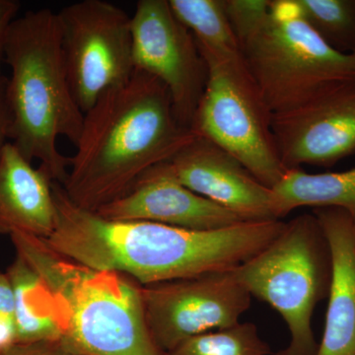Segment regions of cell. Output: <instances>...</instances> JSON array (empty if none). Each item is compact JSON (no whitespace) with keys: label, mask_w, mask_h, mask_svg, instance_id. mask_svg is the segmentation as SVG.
Listing matches in <instances>:
<instances>
[{"label":"cell","mask_w":355,"mask_h":355,"mask_svg":"<svg viewBox=\"0 0 355 355\" xmlns=\"http://www.w3.org/2000/svg\"><path fill=\"white\" fill-rule=\"evenodd\" d=\"M20 6V2L17 0H0V62L4 55V46L9 28L17 18Z\"/></svg>","instance_id":"603a6c76"},{"label":"cell","mask_w":355,"mask_h":355,"mask_svg":"<svg viewBox=\"0 0 355 355\" xmlns=\"http://www.w3.org/2000/svg\"><path fill=\"white\" fill-rule=\"evenodd\" d=\"M141 292L147 326L164 354L193 336L235 326L252 300L234 270L142 286Z\"/></svg>","instance_id":"9c48e42d"},{"label":"cell","mask_w":355,"mask_h":355,"mask_svg":"<svg viewBox=\"0 0 355 355\" xmlns=\"http://www.w3.org/2000/svg\"><path fill=\"white\" fill-rule=\"evenodd\" d=\"M57 15L70 87L85 114L135 71L132 17L105 0L76 2Z\"/></svg>","instance_id":"ba28073f"},{"label":"cell","mask_w":355,"mask_h":355,"mask_svg":"<svg viewBox=\"0 0 355 355\" xmlns=\"http://www.w3.org/2000/svg\"><path fill=\"white\" fill-rule=\"evenodd\" d=\"M240 46L272 114L300 108L355 81V53H338L324 43L293 0H272L268 17Z\"/></svg>","instance_id":"5b68a950"},{"label":"cell","mask_w":355,"mask_h":355,"mask_svg":"<svg viewBox=\"0 0 355 355\" xmlns=\"http://www.w3.org/2000/svg\"><path fill=\"white\" fill-rule=\"evenodd\" d=\"M168 164L180 183L245 221L280 220L272 189L210 140L196 135Z\"/></svg>","instance_id":"7c38bea8"},{"label":"cell","mask_w":355,"mask_h":355,"mask_svg":"<svg viewBox=\"0 0 355 355\" xmlns=\"http://www.w3.org/2000/svg\"><path fill=\"white\" fill-rule=\"evenodd\" d=\"M270 347L253 323H238L223 330L193 336L164 355H268Z\"/></svg>","instance_id":"ffe728a7"},{"label":"cell","mask_w":355,"mask_h":355,"mask_svg":"<svg viewBox=\"0 0 355 355\" xmlns=\"http://www.w3.org/2000/svg\"><path fill=\"white\" fill-rule=\"evenodd\" d=\"M203 58L209 79L191 130L234 156L261 184L275 188L288 170L275 146L272 113L244 58Z\"/></svg>","instance_id":"52a82bcc"},{"label":"cell","mask_w":355,"mask_h":355,"mask_svg":"<svg viewBox=\"0 0 355 355\" xmlns=\"http://www.w3.org/2000/svg\"><path fill=\"white\" fill-rule=\"evenodd\" d=\"M6 275L15 298L17 343H60V309L46 282L18 254Z\"/></svg>","instance_id":"2e32d148"},{"label":"cell","mask_w":355,"mask_h":355,"mask_svg":"<svg viewBox=\"0 0 355 355\" xmlns=\"http://www.w3.org/2000/svg\"><path fill=\"white\" fill-rule=\"evenodd\" d=\"M9 237L16 254L55 296L64 349L81 355L165 354L147 326L139 282L64 258L41 238L22 233Z\"/></svg>","instance_id":"277c9868"},{"label":"cell","mask_w":355,"mask_h":355,"mask_svg":"<svg viewBox=\"0 0 355 355\" xmlns=\"http://www.w3.org/2000/svg\"><path fill=\"white\" fill-rule=\"evenodd\" d=\"M272 130L287 170L335 165L355 153V81L300 108L273 114Z\"/></svg>","instance_id":"8fae6325"},{"label":"cell","mask_w":355,"mask_h":355,"mask_svg":"<svg viewBox=\"0 0 355 355\" xmlns=\"http://www.w3.org/2000/svg\"><path fill=\"white\" fill-rule=\"evenodd\" d=\"M53 355H81L76 354V352H69V350L64 349L62 345L58 343L57 349L55 350Z\"/></svg>","instance_id":"484cf974"},{"label":"cell","mask_w":355,"mask_h":355,"mask_svg":"<svg viewBox=\"0 0 355 355\" xmlns=\"http://www.w3.org/2000/svg\"><path fill=\"white\" fill-rule=\"evenodd\" d=\"M9 139L28 160H39L51 181L62 184L69 157L58 148L64 137L76 146L83 130L79 108L67 76L57 12L28 11L9 28L4 46Z\"/></svg>","instance_id":"3957f363"},{"label":"cell","mask_w":355,"mask_h":355,"mask_svg":"<svg viewBox=\"0 0 355 355\" xmlns=\"http://www.w3.org/2000/svg\"><path fill=\"white\" fill-rule=\"evenodd\" d=\"M17 343L15 298L6 272H0V354Z\"/></svg>","instance_id":"7402d4cb"},{"label":"cell","mask_w":355,"mask_h":355,"mask_svg":"<svg viewBox=\"0 0 355 355\" xmlns=\"http://www.w3.org/2000/svg\"><path fill=\"white\" fill-rule=\"evenodd\" d=\"M313 214L328 239L333 277L322 342L317 355H355V226L345 210L326 207Z\"/></svg>","instance_id":"9a60e30c"},{"label":"cell","mask_w":355,"mask_h":355,"mask_svg":"<svg viewBox=\"0 0 355 355\" xmlns=\"http://www.w3.org/2000/svg\"><path fill=\"white\" fill-rule=\"evenodd\" d=\"M195 137L177 120L164 84L135 70L127 83L110 89L84 114L62 189L74 205L96 212Z\"/></svg>","instance_id":"7a4b0ae2"},{"label":"cell","mask_w":355,"mask_h":355,"mask_svg":"<svg viewBox=\"0 0 355 355\" xmlns=\"http://www.w3.org/2000/svg\"><path fill=\"white\" fill-rule=\"evenodd\" d=\"M60 343H16L0 355H53Z\"/></svg>","instance_id":"d4e9b609"},{"label":"cell","mask_w":355,"mask_h":355,"mask_svg":"<svg viewBox=\"0 0 355 355\" xmlns=\"http://www.w3.org/2000/svg\"><path fill=\"white\" fill-rule=\"evenodd\" d=\"M96 214L110 220L155 222L193 231L218 230L246 222L180 183L168 161L154 166L125 196Z\"/></svg>","instance_id":"4fadbf2b"},{"label":"cell","mask_w":355,"mask_h":355,"mask_svg":"<svg viewBox=\"0 0 355 355\" xmlns=\"http://www.w3.org/2000/svg\"><path fill=\"white\" fill-rule=\"evenodd\" d=\"M57 222L43 239L55 253L88 268L123 273L140 286L234 270L284 230L282 220L246 221L210 231L149 221L110 220L70 202L53 183Z\"/></svg>","instance_id":"6da1fadb"},{"label":"cell","mask_w":355,"mask_h":355,"mask_svg":"<svg viewBox=\"0 0 355 355\" xmlns=\"http://www.w3.org/2000/svg\"><path fill=\"white\" fill-rule=\"evenodd\" d=\"M7 77L0 76V153L8 142L10 113L7 102Z\"/></svg>","instance_id":"cb8c5ba5"},{"label":"cell","mask_w":355,"mask_h":355,"mask_svg":"<svg viewBox=\"0 0 355 355\" xmlns=\"http://www.w3.org/2000/svg\"><path fill=\"white\" fill-rule=\"evenodd\" d=\"M53 183L43 168L33 167L7 142L0 153V235L50 237L57 222Z\"/></svg>","instance_id":"5bb4252c"},{"label":"cell","mask_w":355,"mask_h":355,"mask_svg":"<svg viewBox=\"0 0 355 355\" xmlns=\"http://www.w3.org/2000/svg\"><path fill=\"white\" fill-rule=\"evenodd\" d=\"M234 272L252 297L272 306L288 326L291 343L277 355H317L312 316L328 298L333 259L316 216L302 214L287 222L268 247Z\"/></svg>","instance_id":"8992f818"},{"label":"cell","mask_w":355,"mask_h":355,"mask_svg":"<svg viewBox=\"0 0 355 355\" xmlns=\"http://www.w3.org/2000/svg\"><path fill=\"white\" fill-rule=\"evenodd\" d=\"M272 190L279 219L297 207H335L347 212L355 226V168L320 174L288 170Z\"/></svg>","instance_id":"e0dca14e"},{"label":"cell","mask_w":355,"mask_h":355,"mask_svg":"<svg viewBox=\"0 0 355 355\" xmlns=\"http://www.w3.org/2000/svg\"><path fill=\"white\" fill-rule=\"evenodd\" d=\"M168 1L177 19L193 34L203 58H243L239 41L226 15L223 0Z\"/></svg>","instance_id":"ac0fdd59"},{"label":"cell","mask_w":355,"mask_h":355,"mask_svg":"<svg viewBox=\"0 0 355 355\" xmlns=\"http://www.w3.org/2000/svg\"><path fill=\"white\" fill-rule=\"evenodd\" d=\"M308 25L333 50L355 53V0H293Z\"/></svg>","instance_id":"d6986e66"},{"label":"cell","mask_w":355,"mask_h":355,"mask_svg":"<svg viewBox=\"0 0 355 355\" xmlns=\"http://www.w3.org/2000/svg\"><path fill=\"white\" fill-rule=\"evenodd\" d=\"M226 15L239 44L270 14L272 0H223Z\"/></svg>","instance_id":"44dd1931"},{"label":"cell","mask_w":355,"mask_h":355,"mask_svg":"<svg viewBox=\"0 0 355 355\" xmlns=\"http://www.w3.org/2000/svg\"><path fill=\"white\" fill-rule=\"evenodd\" d=\"M132 36L135 70L164 84L177 120L191 128L209 79V67L193 34L177 19L168 0H139Z\"/></svg>","instance_id":"30bf717a"}]
</instances>
